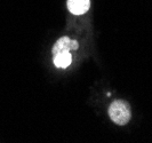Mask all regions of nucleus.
I'll use <instances>...</instances> for the list:
<instances>
[{"mask_svg":"<svg viewBox=\"0 0 152 143\" xmlns=\"http://www.w3.org/2000/svg\"><path fill=\"white\" fill-rule=\"evenodd\" d=\"M109 117L115 125L125 126L129 122L132 118L129 103L125 100H115L109 106Z\"/></svg>","mask_w":152,"mask_h":143,"instance_id":"obj_1","label":"nucleus"},{"mask_svg":"<svg viewBox=\"0 0 152 143\" xmlns=\"http://www.w3.org/2000/svg\"><path fill=\"white\" fill-rule=\"evenodd\" d=\"M79 48V44L78 41L75 40V39H71L69 37H61L56 43L55 45L53 46L52 48V54L55 55V54L60 53V52H65V51H77Z\"/></svg>","mask_w":152,"mask_h":143,"instance_id":"obj_2","label":"nucleus"},{"mask_svg":"<svg viewBox=\"0 0 152 143\" xmlns=\"http://www.w3.org/2000/svg\"><path fill=\"white\" fill-rule=\"evenodd\" d=\"M91 8V0H68V9L73 15H84Z\"/></svg>","mask_w":152,"mask_h":143,"instance_id":"obj_3","label":"nucleus"},{"mask_svg":"<svg viewBox=\"0 0 152 143\" xmlns=\"http://www.w3.org/2000/svg\"><path fill=\"white\" fill-rule=\"evenodd\" d=\"M53 62H54V65L56 68L65 69L72 63V55L68 51L60 52V53L53 55Z\"/></svg>","mask_w":152,"mask_h":143,"instance_id":"obj_4","label":"nucleus"}]
</instances>
